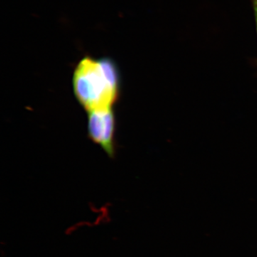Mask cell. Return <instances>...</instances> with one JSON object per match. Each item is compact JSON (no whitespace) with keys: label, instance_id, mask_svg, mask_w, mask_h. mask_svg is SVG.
Instances as JSON below:
<instances>
[{"label":"cell","instance_id":"1","mask_svg":"<svg viewBox=\"0 0 257 257\" xmlns=\"http://www.w3.org/2000/svg\"><path fill=\"white\" fill-rule=\"evenodd\" d=\"M73 87L81 105L89 112L111 109L119 96L117 65L109 57H84L74 69Z\"/></svg>","mask_w":257,"mask_h":257},{"label":"cell","instance_id":"2","mask_svg":"<svg viewBox=\"0 0 257 257\" xmlns=\"http://www.w3.org/2000/svg\"><path fill=\"white\" fill-rule=\"evenodd\" d=\"M115 123L114 113L111 109L89 112L87 126L89 138L111 157L115 153Z\"/></svg>","mask_w":257,"mask_h":257},{"label":"cell","instance_id":"3","mask_svg":"<svg viewBox=\"0 0 257 257\" xmlns=\"http://www.w3.org/2000/svg\"><path fill=\"white\" fill-rule=\"evenodd\" d=\"M253 13H254L255 21H256L257 31V0H252Z\"/></svg>","mask_w":257,"mask_h":257}]
</instances>
